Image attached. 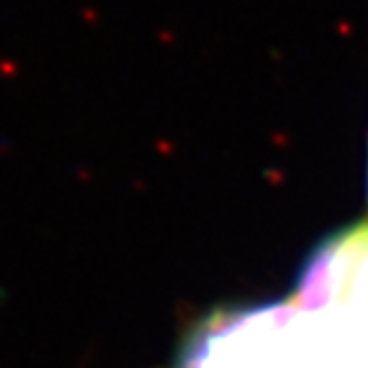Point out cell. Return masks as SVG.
Returning <instances> with one entry per match:
<instances>
[{
	"label": "cell",
	"mask_w": 368,
	"mask_h": 368,
	"mask_svg": "<svg viewBox=\"0 0 368 368\" xmlns=\"http://www.w3.org/2000/svg\"><path fill=\"white\" fill-rule=\"evenodd\" d=\"M290 302L316 325L335 366L368 368V221L314 252Z\"/></svg>",
	"instance_id": "6da1fadb"
},
{
	"label": "cell",
	"mask_w": 368,
	"mask_h": 368,
	"mask_svg": "<svg viewBox=\"0 0 368 368\" xmlns=\"http://www.w3.org/2000/svg\"><path fill=\"white\" fill-rule=\"evenodd\" d=\"M183 368H338L307 314L292 302L214 318Z\"/></svg>",
	"instance_id": "7a4b0ae2"
}]
</instances>
